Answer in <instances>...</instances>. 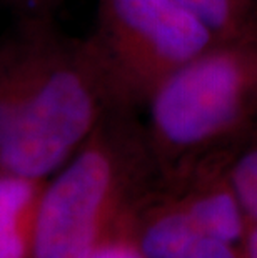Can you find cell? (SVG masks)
I'll return each instance as SVG.
<instances>
[{
  "label": "cell",
  "instance_id": "obj_1",
  "mask_svg": "<svg viewBox=\"0 0 257 258\" xmlns=\"http://www.w3.org/2000/svg\"><path fill=\"white\" fill-rule=\"evenodd\" d=\"M164 178L139 110L114 107L47 180L32 258H90Z\"/></svg>",
  "mask_w": 257,
  "mask_h": 258
},
{
  "label": "cell",
  "instance_id": "obj_2",
  "mask_svg": "<svg viewBox=\"0 0 257 258\" xmlns=\"http://www.w3.org/2000/svg\"><path fill=\"white\" fill-rule=\"evenodd\" d=\"M144 110L164 178L232 158L257 135V32L219 40L189 60Z\"/></svg>",
  "mask_w": 257,
  "mask_h": 258
},
{
  "label": "cell",
  "instance_id": "obj_3",
  "mask_svg": "<svg viewBox=\"0 0 257 258\" xmlns=\"http://www.w3.org/2000/svg\"><path fill=\"white\" fill-rule=\"evenodd\" d=\"M119 102L87 37L47 22L15 128L0 150V172L48 180Z\"/></svg>",
  "mask_w": 257,
  "mask_h": 258
},
{
  "label": "cell",
  "instance_id": "obj_4",
  "mask_svg": "<svg viewBox=\"0 0 257 258\" xmlns=\"http://www.w3.org/2000/svg\"><path fill=\"white\" fill-rule=\"evenodd\" d=\"M87 38L119 102L139 112L169 75L219 42L179 0H95Z\"/></svg>",
  "mask_w": 257,
  "mask_h": 258
},
{
  "label": "cell",
  "instance_id": "obj_5",
  "mask_svg": "<svg viewBox=\"0 0 257 258\" xmlns=\"http://www.w3.org/2000/svg\"><path fill=\"white\" fill-rule=\"evenodd\" d=\"M217 160L162 178L127 233L147 258H239L249 220Z\"/></svg>",
  "mask_w": 257,
  "mask_h": 258
},
{
  "label": "cell",
  "instance_id": "obj_6",
  "mask_svg": "<svg viewBox=\"0 0 257 258\" xmlns=\"http://www.w3.org/2000/svg\"><path fill=\"white\" fill-rule=\"evenodd\" d=\"M54 15L19 19L0 38V150L7 144L29 90L47 22Z\"/></svg>",
  "mask_w": 257,
  "mask_h": 258
},
{
  "label": "cell",
  "instance_id": "obj_7",
  "mask_svg": "<svg viewBox=\"0 0 257 258\" xmlns=\"http://www.w3.org/2000/svg\"><path fill=\"white\" fill-rule=\"evenodd\" d=\"M47 180L0 172V258H32Z\"/></svg>",
  "mask_w": 257,
  "mask_h": 258
},
{
  "label": "cell",
  "instance_id": "obj_8",
  "mask_svg": "<svg viewBox=\"0 0 257 258\" xmlns=\"http://www.w3.org/2000/svg\"><path fill=\"white\" fill-rule=\"evenodd\" d=\"M216 40L257 32V0H179Z\"/></svg>",
  "mask_w": 257,
  "mask_h": 258
},
{
  "label": "cell",
  "instance_id": "obj_9",
  "mask_svg": "<svg viewBox=\"0 0 257 258\" xmlns=\"http://www.w3.org/2000/svg\"><path fill=\"white\" fill-rule=\"evenodd\" d=\"M227 175L249 223L257 225V135L234 153Z\"/></svg>",
  "mask_w": 257,
  "mask_h": 258
},
{
  "label": "cell",
  "instance_id": "obj_10",
  "mask_svg": "<svg viewBox=\"0 0 257 258\" xmlns=\"http://www.w3.org/2000/svg\"><path fill=\"white\" fill-rule=\"evenodd\" d=\"M90 258H147L127 233V228L106 241Z\"/></svg>",
  "mask_w": 257,
  "mask_h": 258
},
{
  "label": "cell",
  "instance_id": "obj_11",
  "mask_svg": "<svg viewBox=\"0 0 257 258\" xmlns=\"http://www.w3.org/2000/svg\"><path fill=\"white\" fill-rule=\"evenodd\" d=\"M60 2L62 0H4V4L14 10L19 19L54 15Z\"/></svg>",
  "mask_w": 257,
  "mask_h": 258
},
{
  "label": "cell",
  "instance_id": "obj_12",
  "mask_svg": "<svg viewBox=\"0 0 257 258\" xmlns=\"http://www.w3.org/2000/svg\"><path fill=\"white\" fill-rule=\"evenodd\" d=\"M239 258H257V225L249 223Z\"/></svg>",
  "mask_w": 257,
  "mask_h": 258
}]
</instances>
